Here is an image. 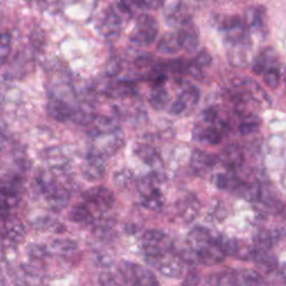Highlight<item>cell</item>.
Masks as SVG:
<instances>
[{
  "mask_svg": "<svg viewBox=\"0 0 286 286\" xmlns=\"http://www.w3.org/2000/svg\"><path fill=\"white\" fill-rule=\"evenodd\" d=\"M158 23L150 15H141L136 22L131 42L139 46H148L155 42L158 35Z\"/></svg>",
  "mask_w": 286,
  "mask_h": 286,
  "instance_id": "cell-1",
  "label": "cell"
},
{
  "mask_svg": "<svg viewBox=\"0 0 286 286\" xmlns=\"http://www.w3.org/2000/svg\"><path fill=\"white\" fill-rule=\"evenodd\" d=\"M187 74L191 75L192 78H196V79H201V78H203V73H201V68L199 66H197L195 63H193V64H188Z\"/></svg>",
  "mask_w": 286,
  "mask_h": 286,
  "instance_id": "cell-43",
  "label": "cell"
},
{
  "mask_svg": "<svg viewBox=\"0 0 286 286\" xmlns=\"http://www.w3.org/2000/svg\"><path fill=\"white\" fill-rule=\"evenodd\" d=\"M203 118L208 123H213V122H215L216 119H217V112H216L215 108L210 107V108H208V110L205 111L204 114H203Z\"/></svg>",
  "mask_w": 286,
  "mask_h": 286,
  "instance_id": "cell-44",
  "label": "cell"
},
{
  "mask_svg": "<svg viewBox=\"0 0 286 286\" xmlns=\"http://www.w3.org/2000/svg\"><path fill=\"white\" fill-rule=\"evenodd\" d=\"M241 281L245 286H260L261 284V277L257 272L253 269H247L241 274Z\"/></svg>",
  "mask_w": 286,
  "mask_h": 286,
  "instance_id": "cell-30",
  "label": "cell"
},
{
  "mask_svg": "<svg viewBox=\"0 0 286 286\" xmlns=\"http://www.w3.org/2000/svg\"><path fill=\"white\" fill-rule=\"evenodd\" d=\"M169 101V94L166 88H163L162 85L156 86L153 88L150 96H149V102L155 110H162L166 107Z\"/></svg>",
  "mask_w": 286,
  "mask_h": 286,
  "instance_id": "cell-16",
  "label": "cell"
},
{
  "mask_svg": "<svg viewBox=\"0 0 286 286\" xmlns=\"http://www.w3.org/2000/svg\"><path fill=\"white\" fill-rule=\"evenodd\" d=\"M135 153L141 160L153 168H156V166H160L161 164V160L158 153H156L155 149L147 146V144H139L135 148Z\"/></svg>",
  "mask_w": 286,
  "mask_h": 286,
  "instance_id": "cell-13",
  "label": "cell"
},
{
  "mask_svg": "<svg viewBox=\"0 0 286 286\" xmlns=\"http://www.w3.org/2000/svg\"><path fill=\"white\" fill-rule=\"evenodd\" d=\"M212 62V58H211V55L208 53V51L206 50H203L200 52V53L196 56L195 58V64L197 66H199L200 68L203 67H207L211 64Z\"/></svg>",
  "mask_w": 286,
  "mask_h": 286,
  "instance_id": "cell-33",
  "label": "cell"
},
{
  "mask_svg": "<svg viewBox=\"0 0 286 286\" xmlns=\"http://www.w3.org/2000/svg\"><path fill=\"white\" fill-rule=\"evenodd\" d=\"M216 239L213 238L211 233L207 228L196 227L188 234V243L190 248L198 253L201 249L208 246L212 241Z\"/></svg>",
  "mask_w": 286,
  "mask_h": 286,
  "instance_id": "cell-3",
  "label": "cell"
},
{
  "mask_svg": "<svg viewBox=\"0 0 286 286\" xmlns=\"http://www.w3.org/2000/svg\"><path fill=\"white\" fill-rule=\"evenodd\" d=\"M134 93V87L131 83L129 82H121L118 85L112 87L111 95L118 96V98H123V96H129Z\"/></svg>",
  "mask_w": 286,
  "mask_h": 286,
  "instance_id": "cell-29",
  "label": "cell"
},
{
  "mask_svg": "<svg viewBox=\"0 0 286 286\" xmlns=\"http://www.w3.org/2000/svg\"><path fill=\"white\" fill-rule=\"evenodd\" d=\"M121 68H122V64H121L120 59L118 58H112L111 60H108L107 65H106V74L108 76H115L118 75L121 72Z\"/></svg>",
  "mask_w": 286,
  "mask_h": 286,
  "instance_id": "cell-34",
  "label": "cell"
},
{
  "mask_svg": "<svg viewBox=\"0 0 286 286\" xmlns=\"http://www.w3.org/2000/svg\"><path fill=\"white\" fill-rule=\"evenodd\" d=\"M151 62H152V57L150 55H142L136 59V65L140 67H144V66H148Z\"/></svg>",
  "mask_w": 286,
  "mask_h": 286,
  "instance_id": "cell-48",
  "label": "cell"
},
{
  "mask_svg": "<svg viewBox=\"0 0 286 286\" xmlns=\"http://www.w3.org/2000/svg\"><path fill=\"white\" fill-rule=\"evenodd\" d=\"M142 205L146 208L150 209V210H155V211L160 210L163 206V198H162V196H161L160 191L149 197H143Z\"/></svg>",
  "mask_w": 286,
  "mask_h": 286,
  "instance_id": "cell-27",
  "label": "cell"
},
{
  "mask_svg": "<svg viewBox=\"0 0 286 286\" xmlns=\"http://www.w3.org/2000/svg\"><path fill=\"white\" fill-rule=\"evenodd\" d=\"M210 286H237L238 279L236 274L232 271H224L208 277Z\"/></svg>",
  "mask_w": 286,
  "mask_h": 286,
  "instance_id": "cell-12",
  "label": "cell"
},
{
  "mask_svg": "<svg viewBox=\"0 0 286 286\" xmlns=\"http://www.w3.org/2000/svg\"><path fill=\"white\" fill-rule=\"evenodd\" d=\"M100 283L102 286H121L118 280L108 272H104L100 275Z\"/></svg>",
  "mask_w": 286,
  "mask_h": 286,
  "instance_id": "cell-37",
  "label": "cell"
},
{
  "mask_svg": "<svg viewBox=\"0 0 286 286\" xmlns=\"http://www.w3.org/2000/svg\"><path fill=\"white\" fill-rule=\"evenodd\" d=\"M134 283L138 286H158V281L156 276L146 267L134 265Z\"/></svg>",
  "mask_w": 286,
  "mask_h": 286,
  "instance_id": "cell-14",
  "label": "cell"
},
{
  "mask_svg": "<svg viewBox=\"0 0 286 286\" xmlns=\"http://www.w3.org/2000/svg\"><path fill=\"white\" fill-rule=\"evenodd\" d=\"M181 260L186 263L189 264H196L199 263V257H198V253L196 251H193L192 248L190 249H186V251L181 252Z\"/></svg>",
  "mask_w": 286,
  "mask_h": 286,
  "instance_id": "cell-35",
  "label": "cell"
},
{
  "mask_svg": "<svg viewBox=\"0 0 286 286\" xmlns=\"http://www.w3.org/2000/svg\"><path fill=\"white\" fill-rule=\"evenodd\" d=\"M71 220L74 223H91L93 221V215L85 206H78L71 211Z\"/></svg>",
  "mask_w": 286,
  "mask_h": 286,
  "instance_id": "cell-24",
  "label": "cell"
},
{
  "mask_svg": "<svg viewBox=\"0 0 286 286\" xmlns=\"http://www.w3.org/2000/svg\"><path fill=\"white\" fill-rule=\"evenodd\" d=\"M182 50L178 31L177 33H167L156 44V51L161 54H176Z\"/></svg>",
  "mask_w": 286,
  "mask_h": 286,
  "instance_id": "cell-7",
  "label": "cell"
},
{
  "mask_svg": "<svg viewBox=\"0 0 286 286\" xmlns=\"http://www.w3.org/2000/svg\"><path fill=\"white\" fill-rule=\"evenodd\" d=\"M47 158H52V156H59V155H63L62 153V149L59 147H52V148H48L47 150L45 151Z\"/></svg>",
  "mask_w": 286,
  "mask_h": 286,
  "instance_id": "cell-50",
  "label": "cell"
},
{
  "mask_svg": "<svg viewBox=\"0 0 286 286\" xmlns=\"http://www.w3.org/2000/svg\"><path fill=\"white\" fill-rule=\"evenodd\" d=\"M22 269L27 275H38V268L35 265H22Z\"/></svg>",
  "mask_w": 286,
  "mask_h": 286,
  "instance_id": "cell-49",
  "label": "cell"
},
{
  "mask_svg": "<svg viewBox=\"0 0 286 286\" xmlns=\"http://www.w3.org/2000/svg\"><path fill=\"white\" fill-rule=\"evenodd\" d=\"M10 46H5L0 44V62H3L7 58L8 54H9Z\"/></svg>",
  "mask_w": 286,
  "mask_h": 286,
  "instance_id": "cell-51",
  "label": "cell"
},
{
  "mask_svg": "<svg viewBox=\"0 0 286 286\" xmlns=\"http://www.w3.org/2000/svg\"><path fill=\"white\" fill-rule=\"evenodd\" d=\"M199 282H200V277H199L198 272L190 271L187 274L186 277H184L182 286H198Z\"/></svg>",
  "mask_w": 286,
  "mask_h": 286,
  "instance_id": "cell-39",
  "label": "cell"
},
{
  "mask_svg": "<svg viewBox=\"0 0 286 286\" xmlns=\"http://www.w3.org/2000/svg\"><path fill=\"white\" fill-rule=\"evenodd\" d=\"M84 198L86 204L93 206L95 210L105 211L108 210L114 204V195L110 189L104 187H94L84 192Z\"/></svg>",
  "mask_w": 286,
  "mask_h": 286,
  "instance_id": "cell-2",
  "label": "cell"
},
{
  "mask_svg": "<svg viewBox=\"0 0 286 286\" xmlns=\"http://www.w3.org/2000/svg\"><path fill=\"white\" fill-rule=\"evenodd\" d=\"M255 243V249H260V251H271V248L274 244V239L271 233L260 232L257 234L254 238Z\"/></svg>",
  "mask_w": 286,
  "mask_h": 286,
  "instance_id": "cell-23",
  "label": "cell"
},
{
  "mask_svg": "<svg viewBox=\"0 0 286 286\" xmlns=\"http://www.w3.org/2000/svg\"><path fill=\"white\" fill-rule=\"evenodd\" d=\"M48 162H50L52 167H64L67 164L68 159L66 156L59 155L56 156H52V158H48Z\"/></svg>",
  "mask_w": 286,
  "mask_h": 286,
  "instance_id": "cell-41",
  "label": "cell"
},
{
  "mask_svg": "<svg viewBox=\"0 0 286 286\" xmlns=\"http://www.w3.org/2000/svg\"><path fill=\"white\" fill-rule=\"evenodd\" d=\"M281 274H282V276L285 277V279H286V265H284V266L282 267V269H281Z\"/></svg>",
  "mask_w": 286,
  "mask_h": 286,
  "instance_id": "cell-56",
  "label": "cell"
},
{
  "mask_svg": "<svg viewBox=\"0 0 286 286\" xmlns=\"http://www.w3.org/2000/svg\"><path fill=\"white\" fill-rule=\"evenodd\" d=\"M3 203H5V205L8 208H13V207L17 206L19 200H18V197L16 195H7V196H5Z\"/></svg>",
  "mask_w": 286,
  "mask_h": 286,
  "instance_id": "cell-45",
  "label": "cell"
},
{
  "mask_svg": "<svg viewBox=\"0 0 286 286\" xmlns=\"http://www.w3.org/2000/svg\"><path fill=\"white\" fill-rule=\"evenodd\" d=\"M162 3V0H122V5L128 9H132V7L140 8V9H156Z\"/></svg>",
  "mask_w": 286,
  "mask_h": 286,
  "instance_id": "cell-21",
  "label": "cell"
},
{
  "mask_svg": "<svg viewBox=\"0 0 286 286\" xmlns=\"http://www.w3.org/2000/svg\"><path fill=\"white\" fill-rule=\"evenodd\" d=\"M277 59V56L272 48H267L261 52V53L257 56L253 65V72L255 74H261L269 67H273L269 65L271 63H274Z\"/></svg>",
  "mask_w": 286,
  "mask_h": 286,
  "instance_id": "cell-10",
  "label": "cell"
},
{
  "mask_svg": "<svg viewBox=\"0 0 286 286\" xmlns=\"http://www.w3.org/2000/svg\"><path fill=\"white\" fill-rule=\"evenodd\" d=\"M10 43H11V37L9 34H1L0 35V44L1 45H5V46H10Z\"/></svg>",
  "mask_w": 286,
  "mask_h": 286,
  "instance_id": "cell-53",
  "label": "cell"
},
{
  "mask_svg": "<svg viewBox=\"0 0 286 286\" xmlns=\"http://www.w3.org/2000/svg\"><path fill=\"white\" fill-rule=\"evenodd\" d=\"M144 244H156L159 245L161 241L166 239V235L158 229H150V231L146 232L143 236Z\"/></svg>",
  "mask_w": 286,
  "mask_h": 286,
  "instance_id": "cell-31",
  "label": "cell"
},
{
  "mask_svg": "<svg viewBox=\"0 0 286 286\" xmlns=\"http://www.w3.org/2000/svg\"><path fill=\"white\" fill-rule=\"evenodd\" d=\"M93 123L100 133H112V132L118 130V123L113 119L107 118V116H95Z\"/></svg>",
  "mask_w": 286,
  "mask_h": 286,
  "instance_id": "cell-20",
  "label": "cell"
},
{
  "mask_svg": "<svg viewBox=\"0 0 286 286\" xmlns=\"http://www.w3.org/2000/svg\"><path fill=\"white\" fill-rule=\"evenodd\" d=\"M27 254L33 260H42L46 255V247L38 244H30L27 247Z\"/></svg>",
  "mask_w": 286,
  "mask_h": 286,
  "instance_id": "cell-32",
  "label": "cell"
},
{
  "mask_svg": "<svg viewBox=\"0 0 286 286\" xmlns=\"http://www.w3.org/2000/svg\"><path fill=\"white\" fill-rule=\"evenodd\" d=\"M199 263L205 265H215L219 264L225 259V254L221 251L217 241H212L208 246L201 249L198 252Z\"/></svg>",
  "mask_w": 286,
  "mask_h": 286,
  "instance_id": "cell-6",
  "label": "cell"
},
{
  "mask_svg": "<svg viewBox=\"0 0 286 286\" xmlns=\"http://www.w3.org/2000/svg\"><path fill=\"white\" fill-rule=\"evenodd\" d=\"M60 149H62V153H63V155L66 156H72L76 151L75 146H72V144H67V146L60 148Z\"/></svg>",
  "mask_w": 286,
  "mask_h": 286,
  "instance_id": "cell-52",
  "label": "cell"
},
{
  "mask_svg": "<svg viewBox=\"0 0 286 286\" xmlns=\"http://www.w3.org/2000/svg\"><path fill=\"white\" fill-rule=\"evenodd\" d=\"M223 162L229 168H238L243 163V155L236 147H227L220 156Z\"/></svg>",
  "mask_w": 286,
  "mask_h": 286,
  "instance_id": "cell-15",
  "label": "cell"
},
{
  "mask_svg": "<svg viewBox=\"0 0 286 286\" xmlns=\"http://www.w3.org/2000/svg\"><path fill=\"white\" fill-rule=\"evenodd\" d=\"M238 188H239V191L241 192V196H243L247 201H251V203H254V201H255L256 203V201L260 200L261 188L259 183L240 182Z\"/></svg>",
  "mask_w": 286,
  "mask_h": 286,
  "instance_id": "cell-19",
  "label": "cell"
},
{
  "mask_svg": "<svg viewBox=\"0 0 286 286\" xmlns=\"http://www.w3.org/2000/svg\"><path fill=\"white\" fill-rule=\"evenodd\" d=\"M5 254H6V257H7V259L9 260H14L16 259V251H15L14 248L9 247V248L7 249Z\"/></svg>",
  "mask_w": 286,
  "mask_h": 286,
  "instance_id": "cell-55",
  "label": "cell"
},
{
  "mask_svg": "<svg viewBox=\"0 0 286 286\" xmlns=\"http://www.w3.org/2000/svg\"><path fill=\"white\" fill-rule=\"evenodd\" d=\"M50 227H51V231L54 234H56V235H62V234L66 232V227L64 226L62 223H58V221H55V223L52 224Z\"/></svg>",
  "mask_w": 286,
  "mask_h": 286,
  "instance_id": "cell-46",
  "label": "cell"
},
{
  "mask_svg": "<svg viewBox=\"0 0 286 286\" xmlns=\"http://www.w3.org/2000/svg\"><path fill=\"white\" fill-rule=\"evenodd\" d=\"M170 70L173 72V73H186L187 74V67H188V63L184 62L183 59H176L172 60L170 63Z\"/></svg>",
  "mask_w": 286,
  "mask_h": 286,
  "instance_id": "cell-38",
  "label": "cell"
},
{
  "mask_svg": "<svg viewBox=\"0 0 286 286\" xmlns=\"http://www.w3.org/2000/svg\"><path fill=\"white\" fill-rule=\"evenodd\" d=\"M217 159L212 155L200 150H196L191 155V167L196 172L204 175L213 168Z\"/></svg>",
  "mask_w": 286,
  "mask_h": 286,
  "instance_id": "cell-5",
  "label": "cell"
},
{
  "mask_svg": "<svg viewBox=\"0 0 286 286\" xmlns=\"http://www.w3.org/2000/svg\"><path fill=\"white\" fill-rule=\"evenodd\" d=\"M285 83H286V71H285Z\"/></svg>",
  "mask_w": 286,
  "mask_h": 286,
  "instance_id": "cell-57",
  "label": "cell"
},
{
  "mask_svg": "<svg viewBox=\"0 0 286 286\" xmlns=\"http://www.w3.org/2000/svg\"><path fill=\"white\" fill-rule=\"evenodd\" d=\"M179 207V212L182 218L190 223V221L195 220V218L198 216L200 205L198 203V200L190 197V198H187L181 201L178 205Z\"/></svg>",
  "mask_w": 286,
  "mask_h": 286,
  "instance_id": "cell-9",
  "label": "cell"
},
{
  "mask_svg": "<svg viewBox=\"0 0 286 286\" xmlns=\"http://www.w3.org/2000/svg\"><path fill=\"white\" fill-rule=\"evenodd\" d=\"M255 263L265 271H273L277 266V259L269 251H260V249H254L253 259Z\"/></svg>",
  "mask_w": 286,
  "mask_h": 286,
  "instance_id": "cell-11",
  "label": "cell"
},
{
  "mask_svg": "<svg viewBox=\"0 0 286 286\" xmlns=\"http://www.w3.org/2000/svg\"><path fill=\"white\" fill-rule=\"evenodd\" d=\"M216 241L217 244L219 245L221 251L224 252L225 255L234 256L236 255L237 252H238L239 244L236 239L231 238V237H218Z\"/></svg>",
  "mask_w": 286,
  "mask_h": 286,
  "instance_id": "cell-22",
  "label": "cell"
},
{
  "mask_svg": "<svg viewBox=\"0 0 286 286\" xmlns=\"http://www.w3.org/2000/svg\"><path fill=\"white\" fill-rule=\"evenodd\" d=\"M186 108H187L186 102H184L181 98H179L178 100L172 103V105L170 107V113L175 115H179L181 113H183V112L186 111Z\"/></svg>",
  "mask_w": 286,
  "mask_h": 286,
  "instance_id": "cell-40",
  "label": "cell"
},
{
  "mask_svg": "<svg viewBox=\"0 0 286 286\" xmlns=\"http://www.w3.org/2000/svg\"><path fill=\"white\" fill-rule=\"evenodd\" d=\"M76 246H78L76 241L71 239H57L53 243V247L63 249V251H72V249H75Z\"/></svg>",
  "mask_w": 286,
  "mask_h": 286,
  "instance_id": "cell-36",
  "label": "cell"
},
{
  "mask_svg": "<svg viewBox=\"0 0 286 286\" xmlns=\"http://www.w3.org/2000/svg\"><path fill=\"white\" fill-rule=\"evenodd\" d=\"M100 264L102 265V266H104V267L111 266L112 259H110V257H108V256H102V257H100Z\"/></svg>",
  "mask_w": 286,
  "mask_h": 286,
  "instance_id": "cell-54",
  "label": "cell"
},
{
  "mask_svg": "<svg viewBox=\"0 0 286 286\" xmlns=\"http://www.w3.org/2000/svg\"><path fill=\"white\" fill-rule=\"evenodd\" d=\"M159 271L161 274L171 279H179L183 273V267L179 260H170L162 261L159 266Z\"/></svg>",
  "mask_w": 286,
  "mask_h": 286,
  "instance_id": "cell-17",
  "label": "cell"
},
{
  "mask_svg": "<svg viewBox=\"0 0 286 286\" xmlns=\"http://www.w3.org/2000/svg\"><path fill=\"white\" fill-rule=\"evenodd\" d=\"M260 126V122L259 118H256V116H247V118L240 123L239 132L244 135L252 134L254 132L259 131Z\"/></svg>",
  "mask_w": 286,
  "mask_h": 286,
  "instance_id": "cell-25",
  "label": "cell"
},
{
  "mask_svg": "<svg viewBox=\"0 0 286 286\" xmlns=\"http://www.w3.org/2000/svg\"><path fill=\"white\" fill-rule=\"evenodd\" d=\"M40 277L38 275H27L25 276V283L28 286H39L40 285Z\"/></svg>",
  "mask_w": 286,
  "mask_h": 286,
  "instance_id": "cell-47",
  "label": "cell"
},
{
  "mask_svg": "<svg viewBox=\"0 0 286 286\" xmlns=\"http://www.w3.org/2000/svg\"><path fill=\"white\" fill-rule=\"evenodd\" d=\"M113 180L116 187L123 189L132 182V180H133V173H132V171L128 170V169H124V170L115 173Z\"/></svg>",
  "mask_w": 286,
  "mask_h": 286,
  "instance_id": "cell-28",
  "label": "cell"
},
{
  "mask_svg": "<svg viewBox=\"0 0 286 286\" xmlns=\"http://www.w3.org/2000/svg\"><path fill=\"white\" fill-rule=\"evenodd\" d=\"M181 45L187 52H195L199 46V33L197 28L189 22L178 31Z\"/></svg>",
  "mask_w": 286,
  "mask_h": 286,
  "instance_id": "cell-4",
  "label": "cell"
},
{
  "mask_svg": "<svg viewBox=\"0 0 286 286\" xmlns=\"http://www.w3.org/2000/svg\"><path fill=\"white\" fill-rule=\"evenodd\" d=\"M263 78H264V82L269 88H275L279 87L280 83H281V74L277 68L275 67H269L266 71L263 73Z\"/></svg>",
  "mask_w": 286,
  "mask_h": 286,
  "instance_id": "cell-26",
  "label": "cell"
},
{
  "mask_svg": "<svg viewBox=\"0 0 286 286\" xmlns=\"http://www.w3.org/2000/svg\"><path fill=\"white\" fill-rule=\"evenodd\" d=\"M39 182L42 183L43 188H46L48 186H52V184H54V176L53 173L51 171H45L42 173V176H40L39 178Z\"/></svg>",
  "mask_w": 286,
  "mask_h": 286,
  "instance_id": "cell-42",
  "label": "cell"
},
{
  "mask_svg": "<svg viewBox=\"0 0 286 286\" xmlns=\"http://www.w3.org/2000/svg\"><path fill=\"white\" fill-rule=\"evenodd\" d=\"M48 114H50L52 118H54L58 121H65L68 118H72L73 115V112H72L71 107L67 105L65 102L60 100H52L50 103H48L47 106Z\"/></svg>",
  "mask_w": 286,
  "mask_h": 286,
  "instance_id": "cell-8",
  "label": "cell"
},
{
  "mask_svg": "<svg viewBox=\"0 0 286 286\" xmlns=\"http://www.w3.org/2000/svg\"><path fill=\"white\" fill-rule=\"evenodd\" d=\"M193 132L199 133V136H197L196 139L199 138V140L205 141V142L211 144V146H217V144H219L221 141V133L213 127L205 129V130L204 129L196 128V130Z\"/></svg>",
  "mask_w": 286,
  "mask_h": 286,
  "instance_id": "cell-18",
  "label": "cell"
},
{
  "mask_svg": "<svg viewBox=\"0 0 286 286\" xmlns=\"http://www.w3.org/2000/svg\"><path fill=\"white\" fill-rule=\"evenodd\" d=\"M0 272H1V268H0Z\"/></svg>",
  "mask_w": 286,
  "mask_h": 286,
  "instance_id": "cell-58",
  "label": "cell"
}]
</instances>
